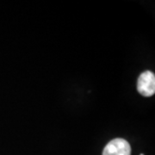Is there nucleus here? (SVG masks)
Returning a JSON list of instances; mask_svg holds the SVG:
<instances>
[{"label": "nucleus", "instance_id": "obj_1", "mask_svg": "<svg viewBox=\"0 0 155 155\" xmlns=\"http://www.w3.org/2000/svg\"><path fill=\"white\" fill-rule=\"evenodd\" d=\"M137 90L139 93L144 97H151L155 93L154 73L150 71L142 72L137 81Z\"/></svg>", "mask_w": 155, "mask_h": 155}, {"label": "nucleus", "instance_id": "obj_2", "mask_svg": "<svg viewBox=\"0 0 155 155\" xmlns=\"http://www.w3.org/2000/svg\"><path fill=\"white\" fill-rule=\"evenodd\" d=\"M103 155H131V147L124 139H115L106 145Z\"/></svg>", "mask_w": 155, "mask_h": 155}]
</instances>
